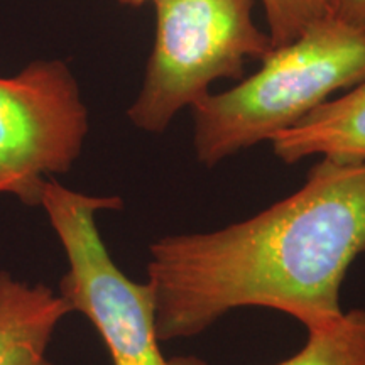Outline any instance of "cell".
<instances>
[{"label": "cell", "mask_w": 365, "mask_h": 365, "mask_svg": "<svg viewBox=\"0 0 365 365\" xmlns=\"http://www.w3.org/2000/svg\"><path fill=\"white\" fill-rule=\"evenodd\" d=\"M364 252L365 161L322 158L298 191L257 215L150 245L159 340L196 336L245 307L307 330L328 325L344 313L341 286Z\"/></svg>", "instance_id": "1"}, {"label": "cell", "mask_w": 365, "mask_h": 365, "mask_svg": "<svg viewBox=\"0 0 365 365\" xmlns=\"http://www.w3.org/2000/svg\"><path fill=\"white\" fill-rule=\"evenodd\" d=\"M365 80V31L333 17L276 48L262 68L235 88L208 93L193 108L196 159L212 168L242 149L271 140Z\"/></svg>", "instance_id": "2"}, {"label": "cell", "mask_w": 365, "mask_h": 365, "mask_svg": "<svg viewBox=\"0 0 365 365\" xmlns=\"http://www.w3.org/2000/svg\"><path fill=\"white\" fill-rule=\"evenodd\" d=\"M122 205L117 196H90L56 180L46 182L41 207L68 262L59 294L71 312L90 319L113 365H208L193 355L168 359L163 354L153 287L120 271L95 220L100 210H118Z\"/></svg>", "instance_id": "3"}, {"label": "cell", "mask_w": 365, "mask_h": 365, "mask_svg": "<svg viewBox=\"0 0 365 365\" xmlns=\"http://www.w3.org/2000/svg\"><path fill=\"white\" fill-rule=\"evenodd\" d=\"M255 0H154L156 39L145 80L129 117L161 134L185 107H195L222 78L240 80L245 59L266 61L271 36L255 26Z\"/></svg>", "instance_id": "4"}, {"label": "cell", "mask_w": 365, "mask_h": 365, "mask_svg": "<svg viewBox=\"0 0 365 365\" xmlns=\"http://www.w3.org/2000/svg\"><path fill=\"white\" fill-rule=\"evenodd\" d=\"M88 115L66 65L39 61L0 78V195L41 205L53 175L80 156Z\"/></svg>", "instance_id": "5"}, {"label": "cell", "mask_w": 365, "mask_h": 365, "mask_svg": "<svg viewBox=\"0 0 365 365\" xmlns=\"http://www.w3.org/2000/svg\"><path fill=\"white\" fill-rule=\"evenodd\" d=\"M68 303L46 284H27L0 271V365H53L49 341Z\"/></svg>", "instance_id": "6"}, {"label": "cell", "mask_w": 365, "mask_h": 365, "mask_svg": "<svg viewBox=\"0 0 365 365\" xmlns=\"http://www.w3.org/2000/svg\"><path fill=\"white\" fill-rule=\"evenodd\" d=\"M271 144L286 164L309 156L365 161V80L349 93L319 105Z\"/></svg>", "instance_id": "7"}, {"label": "cell", "mask_w": 365, "mask_h": 365, "mask_svg": "<svg viewBox=\"0 0 365 365\" xmlns=\"http://www.w3.org/2000/svg\"><path fill=\"white\" fill-rule=\"evenodd\" d=\"M274 365H365V309L344 312L335 322L308 330V341Z\"/></svg>", "instance_id": "8"}, {"label": "cell", "mask_w": 365, "mask_h": 365, "mask_svg": "<svg viewBox=\"0 0 365 365\" xmlns=\"http://www.w3.org/2000/svg\"><path fill=\"white\" fill-rule=\"evenodd\" d=\"M274 48L293 43L308 27L330 17L325 0H261Z\"/></svg>", "instance_id": "9"}, {"label": "cell", "mask_w": 365, "mask_h": 365, "mask_svg": "<svg viewBox=\"0 0 365 365\" xmlns=\"http://www.w3.org/2000/svg\"><path fill=\"white\" fill-rule=\"evenodd\" d=\"M325 4L333 19L365 31V0H325Z\"/></svg>", "instance_id": "10"}, {"label": "cell", "mask_w": 365, "mask_h": 365, "mask_svg": "<svg viewBox=\"0 0 365 365\" xmlns=\"http://www.w3.org/2000/svg\"><path fill=\"white\" fill-rule=\"evenodd\" d=\"M120 4H124V6H130V7H139L143 6L145 2H154V0H118Z\"/></svg>", "instance_id": "11"}]
</instances>
